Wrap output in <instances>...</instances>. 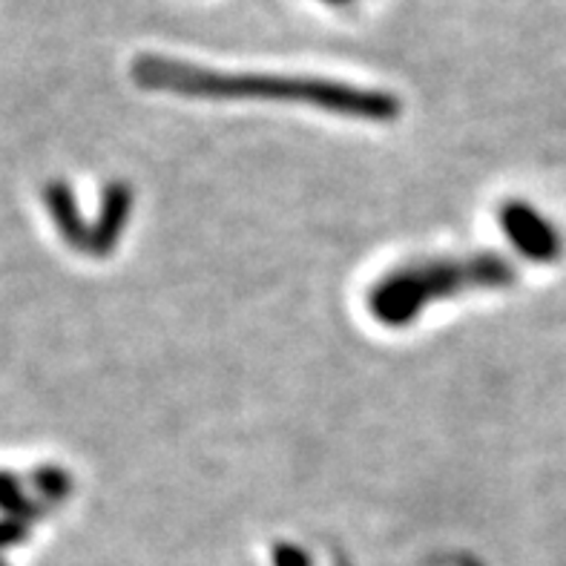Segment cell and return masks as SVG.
Here are the masks:
<instances>
[{
  "label": "cell",
  "instance_id": "obj_1",
  "mask_svg": "<svg viewBox=\"0 0 566 566\" xmlns=\"http://www.w3.org/2000/svg\"><path fill=\"white\" fill-rule=\"evenodd\" d=\"M129 75L147 93L181 95V98L276 101V104L323 109L331 115L374 124L395 122L402 113L400 98L388 90L345 84L319 75L213 70L167 55H138L129 66Z\"/></svg>",
  "mask_w": 566,
  "mask_h": 566
},
{
  "label": "cell",
  "instance_id": "obj_2",
  "mask_svg": "<svg viewBox=\"0 0 566 566\" xmlns=\"http://www.w3.org/2000/svg\"><path fill=\"white\" fill-rule=\"evenodd\" d=\"M515 265L492 251L469 256L420 259L395 268L374 282L368 314L386 328H402L420 319L431 302L452 300L469 291H497L515 282Z\"/></svg>",
  "mask_w": 566,
  "mask_h": 566
},
{
  "label": "cell",
  "instance_id": "obj_3",
  "mask_svg": "<svg viewBox=\"0 0 566 566\" xmlns=\"http://www.w3.org/2000/svg\"><path fill=\"white\" fill-rule=\"evenodd\" d=\"M501 228L532 262H553L560 253L558 230L524 201H510L506 208H501Z\"/></svg>",
  "mask_w": 566,
  "mask_h": 566
},
{
  "label": "cell",
  "instance_id": "obj_4",
  "mask_svg": "<svg viewBox=\"0 0 566 566\" xmlns=\"http://www.w3.org/2000/svg\"><path fill=\"white\" fill-rule=\"evenodd\" d=\"M129 213H133V193H129L127 185L115 181V185L107 190V196H104L98 222H95V228L90 230V251L98 253V256L115 251L122 230L127 228Z\"/></svg>",
  "mask_w": 566,
  "mask_h": 566
},
{
  "label": "cell",
  "instance_id": "obj_5",
  "mask_svg": "<svg viewBox=\"0 0 566 566\" xmlns=\"http://www.w3.org/2000/svg\"><path fill=\"white\" fill-rule=\"evenodd\" d=\"M52 208H55L57 224L64 228V237L72 244H81V248H90V230L84 228V222L78 219V210H75V201H72L70 190H61V193L52 196Z\"/></svg>",
  "mask_w": 566,
  "mask_h": 566
},
{
  "label": "cell",
  "instance_id": "obj_6",
  "mask_svg": "<svg viewBox=\"0 0 566 566\" xmlns=\"http://www.w3.org/2000/svg\"><path fill=\"white\" fill-rule=\"evenodd\" d=\"M276 558H280V566H308V558L300 549H294V546H280Z\"/></svg>",
  "mask_w": 566,
  "mask_h": 566
}]
</instances>
